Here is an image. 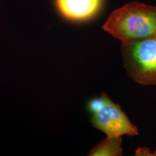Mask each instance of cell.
<instances>
[{
	"mask_svg": "<svg viewBox=\"0 0 156 156\" xmlns=\"http://www.w3.org/2000/svg\"><path fill=\"white\" fill-rule=\"evenodd\" d=\"M102 29L122 43L156 35V6L137 2L127 4L113 12Z\"/></svg>",
	"mask_w": 156,
	"mask_h": 156,
	"instance_id": "1",
	"label": "cell"
},
{
	"mask_svg": "<svg viewBox=\"0 0 156 156\" xmlns=\"http://www.w3.org/2000/svg\"><path fill=\"white\" fill-rule=\"evenodd\" d=\"M121 50L128 75L140 84L156 85V35L122 43Z\"/></svg>",
	"mask_w": 156,
	"mask_h": 156,
	"instance_id": "2",
	"label": "cell"
},
{
	"mask_svg": "<svg viewBox=\"0 0 156 156\" xmlns=\"http://www.w3.org/2000/svg\"><path fill=\"white\" fill-rule=\"evenodd\" d=\"M103 93V102L92 114L90 120L92 126L106 134L107 136H133L138 135L136 127L130 122L120 106Z\"/></svg>",
	"mask_w": 156,
	"mask_h": 156,
	"instance_id": "3",
	"label": "cell"
},
{
	"mask_svg": "<svg viewBox=\"0 0 156 156\" xmlns=\"http://www.w3.org/2000/svg\"><path fill=\"white\" fill-rule=\"evenodd\" d=\"M101 0H56L62 16L73 21H81L93 16L100 9Z\"/></svg>",
	"mask_w": 156,
	"mask_h": 156,
	"instance_id": "4",
	"label": "cell"
},
{
	"mask_svg": "<svg viewBox=\"0 0 156 156\" xmlns=\"http://www.w3.org/2000/svg\"><path fill=\"white\" fill-rule=\"evenodd\" d=\"M122 136H107L91 149L88 156H122Z\"/></svg>",
	"mask_w": 156,
	"mask_h": 156,
	"instance_id": "5",
	"label": "cell"
},
{
	"mask_svg": "<svg viewBox=\"0 0 156 156\" xmlns=\"http://www.w3.org/2000/svg\"><path fill=\"white\" fill-rule=\"evenodd\" d=\"M103 102V93L101 94L100 97L95 98L90 101L87 105V108L90 113L93 114L94 112L98 110L101 106Z\"/></svg>",
	"mask_w": 156,
	"mask_h": 156,
	"instance_id": "6",
	"label": "cell"
},
{
	"mask_svg": "<svg viewBox=\"0 0 156 156\" xmlns=\"http://www.w3.org/2000/svg\"><path fill=\"white\" fill-rule=\"evenodd\" d=\"M136 156H151V153L149 149L146 147H140L138 149L136 153H135Z\"/></svg>",
	"mask_w": 156,
	"mask_h": 156,
	"instance_id": "7",
	"label": "cell"
},
{
	"mask_svg": "<svg viewBox=\"0 0 156 156\" xmlns=\"http://www.w3.org/2000/svg\"><path fill=\"white\" fill-rule=\"evenodd\" d=\"M151 156H156V151L154 153L151 154Z\"/></svg>",
	"mask_w": 156,
	"mask_h": 156,
	"instance_id": "8",
	"label": "cell"
}]
</instances>
